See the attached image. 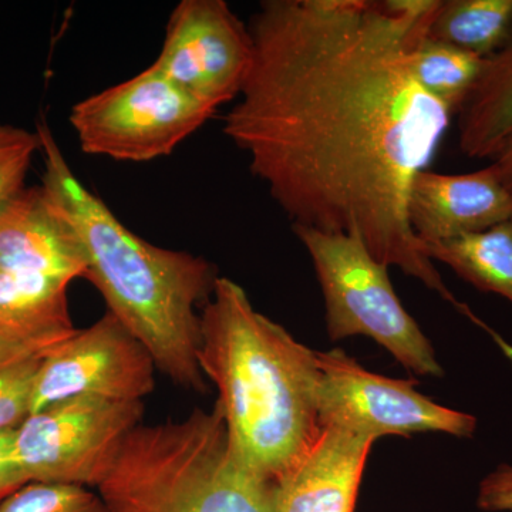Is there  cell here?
Instances as JSON below:
<instances>
[{
	"instance_id": "6da1fadb",
	"label": "cell",
	"mask_w": 512,
	"mask_h": 512,
	"mask_svg": "<svg viewBox=\"0 0 512 512\" xmlns=\"http://www.w3.org/2000/svg\"><path fill=\"white\" fill-rule=\"evenodd\" d=\"M440 0H266L225 136L293 225L356 235L457 303L407 215L450 110L421 87L416 52Z\"/></svg>"
},
{
	"instance_id": "7a4b0ae2",
	"label": "cell",
	"mask_w": 512,
	"mask_h": 512,
	"mask_svg": "<svg viewBox=\"0 0 512 512\" xmlns=\"http://www.w3.org/2000/svg\"><path fill=\"white\" fill-rule=\"evenodd\" d=\"M45 163L43 191L72 225L86 255V278L111 315L153 356L157 369L188 392H207L198 365L201 303L214 291V268L202 256L144 241L76 177L45 121L36 128Z\"/></svg>"
},
{
	"instance_id": "3957f363",
	"label": "cell",
	"mask_w": 512,
	"mask_h": 512,
	"mask_svg": "<svg viewBox=\"0 0 512 512\" xmlns=\"http://www.w3.org/2000/svg\"><path fill=\"white\" fill-rule=\"evenodd\" d=\"M198 365L217 387L235 456L272 483L320 430L315 350L255 311L237 282L217 278L201 313Z\"/></svg>"
},
{
	"instance_id": "277c9868",
	"label": "cell",
	"mask_w": 512,
	"mask_h": 512,
	"mask_svg": "<svg viewBox=\"0 0 512 512\" xmlns=\"http://www.w3.org/2000/svg\"><path fill=\"white\" fill-rule=\"evenodd\" d=\"M97 491L113 512H274L272 484L235 456L217 404L138 424Z\"/></svg>"
},
{
	"instance_id": "5b68a950",
	"label": "cell",
	"mask_w": 512,
	"mask_h": 512,
	"mask_svg": "<svg viewBox=\"0 0 512 512\" xmlns=\"http://www.w3.org/2000/svg\"><path fill=\"white\" fill-rule=\"evenodd\" d=\"M311 255L325 296L330 339L363 335L421 376H443L433 346L403 308L387 269L356 235L293 225Z\"/></svg>"
},
{
	"instance_id": "8992f818",
	"label": "cell",
	"mask_w": 512,
	"mask_h": 512,
	"mask_svg": "<svg viewBox=\"0 0 512 512\" xmlns=\"http://www.w3.org/2000/svg\"><path fill=\"white\" fill-rule=\"evenodd\" d=\"M215 111L150 66L74 104L69 121L84 153L147 163L170 156Z\"/></svg>"
},
{
	"instance_id": "52a82bcc",
	"label": "cell",
	"mask_w": 512,
	"mask_h": 512,
	"mask_svg": "<svg viewBox=\"0 0 512 512\" xmlns=\"http://www.w3.org/2000/svg\"><path fill=\"white\" fill-rule=\"evenodd\" d=\"M143 414V402L97 397L50 404L13 429V458L28 483L97 488Z\"/></svg>"
},
{
	"instance_id": "ba28073f",
	"label": "cell",
	"mask_w": 512,
	"mask_h": 512,
	"mask_svg": "<svg viewBox=\"0 0 512 512\" xmlns=\"http://www.w3.org/2000/svg\"><path fill=\"white\" fill-rule=\"evenodd\" d=\"M319 369L318 416L322 424H342L377 440L387 434H451L473 437L476 417L434 403L414 383L363 369L343 350L316 352Z\"/></svg>"
},
{
	"instance_id": "9c48e42d",
	"label": "cell",
	"mask_w": 512,
	"mask_h": 512,
	"mask_svg": "<svg viewBox=\"0 0 512 512\" xmlns=\"http://www.w3.org/2000/svg\"><path fill=\"white\" fill-rule=\"evenodd\" d=\"M254 60L251 32L224 0H183L165 28L151 64L211 109L238 99Z\"/></svg>"
},
{
	"instance_id": "30bf717a",
	"label": "cell",
	"mask_w": 512,
	"mask_h": 512,
	"mask_svg": "<svg viewBox=\"0 0 512 512\" xmlns=\"http://www.w3.org/2000/svg\"><path fill=\"white\" fill-rule=\"evenodd\" d=\"M153 356L107 312L86 329H76L43 360L30 414L73 397L143 402L156 387Z\"/></svg>"
},
{
	"instance_id": "8fae6325",
	"label": "cell",
	"mask_w": 512,
	"mask_h": 512,
	"mask_svg": "<svg viewBox=\"0 0 512 512\" xmlns=\"http://www.w3.org/2000/svg\"><path fill=\"white\" fill-rule=\"evenodd\" d=\"M373 437L322 424L301 456L272 481L274 512H353Z\"/></svg>"
},
{
	"instance_id": "7c38bea8",
	"label": "cell",
	"mask_w": 512,
	"mask_h": 512,
	"mask_svg": "<svg viewBox=\"0 0 512 512\" xmlns=\"http://www.w3.org/2000/svg\"><path fill=\"white\" fill-rule=\"evenodd\" d=\"M407 215L421 244H434L511 220L512 191L493 164L466 174L424 170L414 177Z\"/></svg>"
},
{
	"instance_id": "4fadbf2b",
	"label": "cell",
	"mask_w": 512,
	"mask_h": 512,
	"mask_svg": "<svg viewBox=\"0 0 512 512\" xmlns=\"http://www.w3.org/2000/svg\"><path fill=\"white\" fill-rule=\"evenodd\" d=\"M0 271L69 285L86 278L82 244L42 187L25 188L0 210Z\"/></svg>"
},
{
	"instance_id": "5bb4252c",
	"label": "cell",
	"mask_w": 512,
	"mask_h": 512,
	"mask_svg": "<svg viewBox=\"0 0 512 512\" xmlns=\"http://www.w3.org/2000/svg\"><path fill=\"white\" fill-rule=\"evenodd\" d=\"M512 137V26L485 59L480 79L458 111V144L468 158H495Z\"/></svg>"
},
{
	"instance_id": "9a60e30c",
	"label": "cell",
	"mask_w": 512,
	"mask_h": 512,
	"mask_svg": "<svg viewBox=\"0 0 512 512\" xmlns=\"http://www.w3.org/2000/svg\"><path fill=\"white\" fill-rule=\"evenodd\" d=\"M431 261L450 266L468 284L512 303V218L463 237L424 245Z\"/></svg>"
},
{
	"instance_id": "2e32d148",
	"label": "cell",
	"mask_w": 512,
	"mask_h": 512,
	"mask_svg": "<svg viewBox=\"0 0 512 512\" xmlns=\"http://www.w3.org/2000/svg\"><path fill=\"white\" fill-rule=\"evenodd\" d=\"M73 333L30 332L0 326V431L16 429L29 416L43 360Z\"/></svg>"
},
{
	"instance_id": "e0dca14e",
	"label": "cell",
	"mask_w": 512,
	"mask_h": 512,
	"mask_svg": "<svg viewBox=\"0 0 512 512\" xmlns=\"http://www.w3.org/2000/svg\"><path fill=\"white\" fill-rule=\"evenodd\" d=\"M511 26L512 0H440L429 37L488 59L504 45Z\"/></svg>"
},
{
	"instance_id": "ac0fdd59",
	"label": "cell",
	"mask_w": 512,
	"mask_h": 512,
	"mask_svg": "<svg viewBox=\"0 0 512 512\" xmlns=\"http://www.w3.org/2000/svg\"><path fill=\"white\" fill-rule=\"evenodd\" d=\"M485 59L439 40L426 39L416 52V76L427 93L458 114L483 72Z\"/></svg>"
},
{
	"instance_id": "d6986e66",
	"label": "cell",
	"mask_w": 512,
	"mask_h": 512,
	"mask_svg": "<svg viewBox=\"0 0 512 512\" xmlns=\"http://www.w3.org/2000/svg\"><path fill=\"white\" fill-rule=\"evenodd\" d=\"M0 512H113L99 491L82 485L29 483L0 504Z\"/></svg>"
},
{
	"instance_id": "ffe728a7",
	"label": "cell",
	"mask_w": 512,
	"mask_h": 512,
	"mask_svg": "<svg viewBox=\"0 0 512 512\" xmlns=\"http://www.w3.org/2000/svg\"><path fill=\"white\" fill-rule=\"evenodd\" d=\"M40 153L37 131L0 121V210L25 190L33 157Z\"/></svg>"
},
{
	"instance_id": "44dd1931",
	"label": "cell",
	"mask_w": 512,
	"mask_h": 512,
	"mask_svg": "<svg viewBox=\"0 0 512 512\" xmlns=\"http://www.w3.org/2000/svg\"><path fill=\"white\" fill-rule=\"evenodd\" d=\"M477 505L483 511L512 512V466L510 464H503L481 481Z\"/></svg>"
},
{
	"instance_id": "7402d4cb",
	"label": "cell",
	"mask_w": 512,
	"mask_h": 512,
	"mask_svg": "<svg viewBox=\"0 0 512 512\" xmlns=\"http://www.w3.org/2000/svg\"><path fill=\"white\" fill-rule=\"evenodd\" d=\"M13 430L0 431V504L28 483L12 453Z\"/></svg>"
},
{
	"instance_id": "603a6c76",
	"label": "cell",
	"mask_w": 512,
	"mask_h": 512,
	"mask_svg": "<svg viewBox=\"0 0 512 512\" xmlns=\"http://www.w3.org/2000/svg\"><path fill=\"white\" fill-rule=\"evenodd\" d=\"M493 167L508 190L512 191V137L505 143L503 150L493 158Z\"/></svg>"
}]
</instances>
